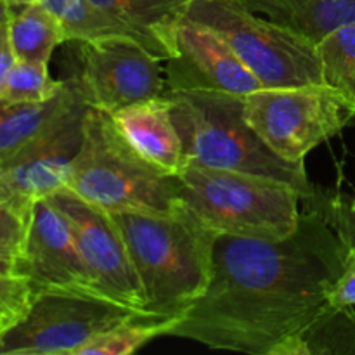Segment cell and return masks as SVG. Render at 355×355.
I'll return each mask as SVG.
<instances>
[{
  "label": "cell",
  "instance_id": "cell-7",
  "mask_svg": "<svg viewBox=\"0 0 355 355\" xmlns=\"http://www.w3.org/2000/svg\"><path fill=\"white\" fill-rule=\"evenodd\" d=\"M245 114L277 156L305 163L312 149L354 123L355 99L328 83L262 87L246 96Z\"/></svg>",
  "mask_w": 355,
  "mask_h": 355
},
{
  "label": "cell",
  "instance_id": "cell-23",
  "mask_svg": "<svg viewBox=\"0 0 355 355\" xmlns=\"http://www.w3.org/2000/svg\"><path fill=\"white\" fill-rule=\"evenodd\" d=\"M66 80H54L49 75V62L21 61L14 62L0 92V99L14 104L45 103L58 96Z\"/></svg>",
  "mask_w": 355,
  "mask_h": 355
},
{
  "label": "cell",
  "instance_id": "cell-30",
  "mask_svg": "<svg viewBox=\"0 0 355 355\" xmlns=\"http://www.w3.org/2000/svg\"><path fill=\"white\" fill-rule=\"evenodd\" d=\"M12 14H14L12 7L7 6L3 0H0V23H7V21H10Z\"/></svg>",
  "mask_w": 355,
  "mask_h": 355
},
{
  "label": "cell",
  "instance_id": "cell-25",
  "mask_svg": "<svg viewBox=\"0 0 355 355\" xmlns=\"http://www.w3.org/2000/svg\"><path fill=\"white\" fill-rule=\"evenodd\" d=\"M33 286L21 274H0V319L12 326L19 321L33 300Z\"/></svg>",
  "mask_w": 355,
  "mask_h": 355
},
{
  "label": "cell",
  "instance_id": "cell-27",
  "mask_svg": "<svg viewBox=\"0 0 355 355\" xmlns=\"http://www.w3.org/2000/svg\"><path fill=\"white\" fill-rule=\"evenodd\" d=\"M331 307H354L355 305V245L347 246L343 270L328 295Z\"/></svg>",
  "mask_w": 355,
  "mask_h": 355
},
{
  "label": "cell",
  "instance_id": "cell-12",
  "mask_svg": "<svg viewBox=\"0 0 355 355\" xmlns=\"http://www.w3.org/2000/svg\"><path fill=\"white\" fill-rule=\"evenodd\" d=\"M17 274L30 279L33 291L62 290L104 295L80 252L71 225L47 198L37 200L31 208L26 241L17 260Z\"/></svg>",
  "mask_w": 355,
  "mask_h": 355
},
{
  "label": "cell",
  "instance_id": "cell-6",
  "mask_svg": "<svg viewBox=\"0 0 355 355\" xmlns=\"http://www.w3.org/2000/svg\"><path fill=\"white\" fill-rule=\"evenodd\" d=\"M184 17L220 35L267 89L324 83L318 45L241 0H191Z\"/></svg>",
  "mask_w": 355,
  "mask_h": 355
},
{
  "label": "cell",
  "instance_id": "cell-9",
  "mask_svg": "<svg viewBox=\"0 0 355 355\" xmlns=\"http://www.w3.org/2000/svg\"><path fill=\"white\" fill-rule=\"evenodd\" d=\"M87 110L89 104L76 85L73 99L54 120L0 165V200L30 215L35 201L66 187L73 162L82 148Z\"/></svg>",
  "mask_w": 355,
  "mask_h": 355
},
{
  "label": "cell",
  "instance_id": "cell-19",
  "mask_svg": "<svg viewBox=\"0 0 355 355\" xmlns=\"http://www.w3.org/2000/svg\"><path fill=\"white\" fill-rule=\"evenodd\" d=\"M9 37L16 59L21 61L49 62L54 49L66 42L59 19L42 2L14 10L9 21Z\"/></svg>",
  "mask_w": 355,
  "mask_h": 355
},
{
  "label": "cell",
  "instance_id": "cell-24",
  "mask_svg": "<svg viewBox=\"0 0 355 355\" xmlns=\"http://www.w3.org/2000/svg\"><path fill=\"white\" fill-rule=\"evenodd\" d=\"M302 201L318 208L347 246L355 245V194L314 186L312 193Z\"/></svg>",
  "mask_w": 355,
  "mask_h": 355
},
{
  "label": "cell",
  "instance_id": "cell-17",
  "mask_svg": "<svg viewBox=\"0 0 355 355\" xmlns=\"http://www.w3.org/2000/svg\"><path fill=\"white\" fill-rule=\"evenodd\" d=\"M76 80H66L61 92L45 103L14 104L0 99V165L37 137L55 114L73 99Z\"/></svg>",
  "mask_w": 355,
  "mask_h": 355
},
{
  "label": "cell",
  "instance_id": "cell-21",
  "mask_svg": "<svg viewBox=\"0 0 355 355\" xmlns=\"http://www.w3.org/2000/svg\"><path fill=\"white\" fill-rule=\"evenodd\" d=\"M179 318L151 319L142 318L123 322L113 329L101 333L90 340L76 355H128L158 336H168Z\"/></svg>",
  "mask_w": 355,
  "mask_h": 355
},
{
  "label": "cell",
  "instance_id": "cell-15",
  "mask_svg": "<svg viewBox=\"0 0 355 355\" xmlns=\"http://www.w3.org/2000/svg\"><path fill=\"white\" fill-rule=\"evenodd\" d=\"M130 30L153 55L165 62L175 54L177 28L191 0H90Z\"/></svg>",
  "mask_w": 355,
  "mask_h": 355
},
{
  "label": "cell",
  "instance_id": "cell-29",
  "mask_svg": "<svg viewBox=\"0 0 355 355\" xmlns=\"http://www.w3.org/2000/svg\"><path fill=\"white\" fill-rule=\"evenodd\" d=\"M0 274H17V260L0 253Z\"/></svg>",
  "mask_w": 355,
  "mask_h": 355
},
{
  "label": "cell",
  "instance_id": "cell-4",
  "mask_svg": "<svg viewBox=\"0 0 355 355\" xmlns=\"http://www.w3.org/2000/svg\"><path fill=\"white\" fill-rule=\"evenodd\" d=\"M165 96L186 162L283 180L302 198L312 193L305 163L277 156L248 123L246 96L218 90H166Z\"/></svg>",
  "mask_w": 355,
  "mask_h": 355
},
{
  "label": "cell",
  "instance_id": "cell-32",
  "mask_svg": "<svg viewBox=\"0 0 355 355\" xmlns=\"http://www.w3.org/2000/svg\"><path fill=\"white\" fill-rule=\"evenodd\" d=\"M7 328H9V324H7L6 321H2V319H0V333H2V331H6Z\"/></svg>",
  "mask_w": 355,
  "mask_h": 355
},
{
  "label": "cell",
  "instance_id": "cell-2",
  "mask_svg": "<svg viewBox=\"0 0 355 355\" xmlns=\"http://www.w3.org/2000/svg\"><path fill=\"white\" fill-rule=\"evenodd\" d=\"M144 290V307L155 319L184 315L207 291L214 270L208 227L186 203L172 214H111Z\"/></svg>",
  "mask_w": 355,
  "mask_h": 355
},
{
  "label": "cell",
  "instance_id": "cell-1",
  "mask_svg": "<svg viewBox=\"0 0 355 355\" xmlns=\"http://www.w3.org/2000/svg\"><path fill=\"white\" fill-rule=\"evenodd\" d=\"M345 255L338 232L309 203L297 229L277 241L218 234L210 284L168 336L217 350L274 355L324 311Z\"/></svg>",
  "mask_w": 355,
  "mask_h": 355
},
{
  "label": "cell",
  "instance_id": "cell-26",
  "mask_svg": "<svg viewBox=\"0 0 355 355\" xmlns=\"http://www.w3.org/2000/svg\"><path fill=\"white\" fill-rule=\"evenodd\" d=\"M30 215L0 200V253L19 260L26 241Z\"/></svg>",
  "mask_w": 355,
  "mask_h": 355
},
{
  "label": "cell",
  "instance_id": "cell-8",
  "mask_svg": "<svg viewBox=\"0 0 355 355\" xmlns=\"http://www.w3.org/2000/svg\"><path fill=\"white\" fill-rule=\"evenodd\" d=\"M142 318L155 319L104 295L35 291L23 318L0 333V355H76L101 333Z\"/></svg>",
  "mask_w": 355,
  "mask_h": 355
},
{
  "label": "cell",
  "instance_id": "cell-5",
  "mask_svg": "<svg viewBox=\"0 0 355 355\" xmlns=\"http://www.w3.org/2000/svg\"><path fill=\"white\" fill-rule=\"evenodd\" d=\"M177 175L184 203L218 234L277 241L300 222L302 193L283 180L196 162Z\"/></svg>",
  "mask_w": 355,
  "mask_h": 355
},
{
  "label": "cell",
  "instance_id": "cell-10",
  "mask_svg": "<svg viewBox=\"0 0 355 355\" xmlns=\"http://www.w3.org/2000/svg\"><path fill=\"white\" fill-rule=\"evenodd\" d=\"M78 44L80 73L75 80L90 107L114 114L165 96L163 61L135 38L107 37Z\"/></svg>",
  "mask_w": 355,
  "mask_h": 355
},
{
  "label": "cell",
  "instance_id": "cell-20",
  "mask_svg": "<svg viewBox=\"0 0 355 355\" xmlns=\"http://www.w3.org/2000/svg\"><path fill=\"white\" fill-rule=\"evenodd\" d=\"M59 19L66 42H89L107 37H130L125 24L90 0H38Z\"/></svg>",
  "mask_w": 355,
  "mask_h": 355
},
{
  "label": "cell",
  "instance_id": "cell-28",
  "mask_svg": "<svg viewBox=\"0 0 355 355\" xmlns=\"http://www.w3.org/2000/svg\"><path fill=\"white\" fill-rule=\"evenodd\" d=\"M16 54L12 51L9 37V21L7 23H0V92L6 83L7 75L12 69L14 62H16Z\"/></svg>",
  "mask_w": 355,
  "mask_h": 355
},
{
  "label": "cell",
  "instance_id": "cell-22",
  "mask_svg": "<svg viewBox=\"0 0 355 355\" xmlns=\"http://www.w3.org/2000/svg\"><path fill=\"white\" fill-rule=\"evenodd\" d=\"M324 83L355 99V23L343 24L318 44Z\"/></svg>",
  "mask_w": 355,
  "mask_h": 355
},
{
  "label": "cell",
  "instance_id": "cell-13",
  "mask_svg": "<svg viewBox=\"0 0 355 355\" xmlns=\"http://www.w3.org/2000/svg\"><path fill=\"white\" fill-rule=\"evenodd\" d=\"M163 75L172 92L218 90L248 96L263 87L220 35L187 17L177 28L175 54L165 61Z\"/></svg>",
  "mask_w": 355,
  "mask_h": 355
},
{
  "label": "cell",
  "instance_id": "cell-16",
  "mask_svg": "<svg viewBox=\"0 0 355 355\" xmlns=\"http://www.w3.org/2000/svg\"><path fill=\"white\" fill-rule=\"evenodd\" d=\"M250 10L315 45L343 24L355 23V0H241Z\"/></svg>",
  "mask_w": 355,
  "mask_h": 355
},
{
  "label": "cell",
  "instance_id": "cell-18",
  "mask_svg": "<svg viewBox=\"0 0 355 355\" xmlns=\"http://www.w3.org/2000/svg\"><path fill=\"white\" fill-rule=\"evenodd\" d=\"M274 355H355L354 307H331L288 338Z\"/></svg>",
  "mask_w": 355,
  "mask_h": 355
},
{
  "label": "cell",
  "instance_id": "cell-14",
  "mask_svg": "<svg viewBox=\"0 0 355 355\" xmlns=\"http://www.w3.org/2000/svg\"><path fill=\"white\" fill-rule=\"evenodd\" d=\"M111 116L125 139L146 159L172 173L182 170L186 159L179 132L170 113L168 97L159 96L132 104Z\"/></svg>",
  "mask_w": 355,
  "mask_h": 355
},
{
  "label": "cell",
  "instance_id": "cell-31",
  "mask_svg": "<svg viewBox=\"0 0 355 355\" xmlns=\"http://www.w3.org/2000/svg\"><path fill=\"white\" fill-rule=\"evenodd\" d=\"M3 2H6L7 6H10V7H12V9H19V7H23V6H28V3L38 2V0H3Z\"/></svg>",
  "mask_w": 355,
  "mask_h": 355
},
{
  "label": "cell",
  "instance_id": "cell-3",
  "mask_svg": "<svg viewBox=\"0 0 355 355\" xmlns=\"http://www.w3.org/2000/svg\"><path fill=\"white\" fill-rule=\"evenodd\" d=\"M66 187L110 214H172L184 205L179 175L146 159L110 113L90 106Z\"/></svg>",
  "mask_w": 355,
  "mask_h": 355
},
{
  "label": "cell",
  "instance_id": "cell-11",
  "mask_svg": "<svg viewBox=\"0 0 355 355\" xmlns=\"http://www.w3.org/2000/svg\"><path fill=\"white\" fill-rule=\"evenodd\" d=\"M69 222L101 293L130 307H144V290L127 245L110 211L62 187L47 198Z\"/></svg>",
  "mask_w": 355,
  "mask_h": 355
}]
</instances>
